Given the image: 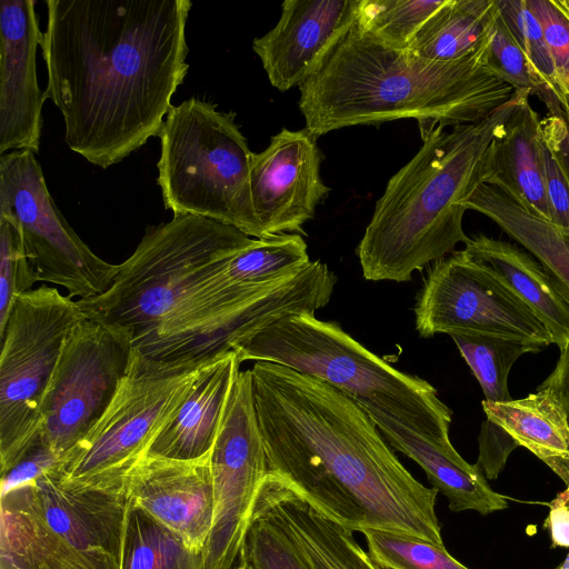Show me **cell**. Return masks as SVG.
Masks as SVG:
<instances>
[{
  "mask_svg": "<svg viewBox=\"0 0 569 569\" xmlns=\"http://www.w3.org/2000/svg\"><path fill=\"white\" fill-rule=\"evenodd\" d=\"M496 3L516 42L548 82L563 94L558 86L557 73L541 26L529 10L526 0H496Z\"/></svg>",
  "mask_w": 569,
  "mask_h": 569,
  "instance_id": "35",
  "label": "cell"
},
{
  "mask_svg": "<svg viewBox=\"0 0 569 569\" xmlns=\"http://www.w3.org/2000/svg\"><path fill=\"white\" fill-rule=\"evenodd\" d=\"M450 337L489 402L512 400L508 387L511 367L522 355L543 350L538 345L495 336L453 333Z\"/></svg>",
  "mask_w": 569,
  "mask_h": 569,
  "instance_id": "29",
  "label": "cell"
},
{
  "mask_svg": "<svg viewBox=\"0 0 569 569\" xmlns=\"http://www.w3.org/2000/svg\"><path fill=\"white\" fill-rule=\"evenodd\" d=\"M233 569H254V568L252 567V565L248 561V559L241 551L239 560Z\"/></svg>",
  "mask_w": 569,
  "mask_h": 569,
  "instance_id": "39",
  "label": "cell"
},
{
  "mask_svg": "<svg viewBox=\"0 0 569 569\" xmlns=\"http://www.w3.org/2000/svg\"><path fill=\"white\" fill-rule=\"evenodd\" d=\"M463 250L535 312L559 350L567 346L569 305L536 258L523 248L482 233L469 237Z\"/></svg>",
  "mask_w": 569,
  "mask_h": 569,
  "instance_id": "23",
  "label": "cell"
},
{
  "mask_svg": "<svg viewBox=\"0 0 569 569\" xmlns=\"http://www.w3.org/2000/svg\"><path fill=\"white\" fill-rule=\"evenodd\" d=\"M210 461L213 517L203 549V569H233L268 473L250 369L240 370L236 378Z\"/></svg>",
  "mask_w": 569,
  "mask_h": 569,
  "instance_id": "15",
  "label": "cell"
},
{
  "mask_svg": "<svg viewBox=\"0 0 569 569\" xmlns=\"http://www.w3.org/2000/svg\"><path fill=\"white\" fill-rule=\"evenodd\" d=\"M496 14V0H446L406 50L432 62L466 59L487 40Z\"/></svg>",
  "mask_w": 569,
  "mask_h": 569,
  "instance_id": "27",
  "label": "cell"
},
{
  "mask_svg": "<svg viewBox=\"0 0 569 569\" xmlns=\"http://www.w3.org/2000/svg\"><path fill=\"white\" fill-rule=\"evenodd\" d=\"M38 282L14 218L0 212V332L18 296Z\"/></svg>",
  "mask_w": 569,
  "mask_h": 569,
  "instance_id": "34",
  "label": "cell"
},
{
  "mask_svg": "<svg viewBox=\"0 0 569 569\" xmlns=\"http://www.w3.org/2000/svg\"><path fill=\"white\" fill-rule=\"evenodd\" d=\"M566 98L569 100V94H568V96H566Z\"/></svg>",
  "mask_w": 569,
  "mask_h": 569,
  "instance_id": "43",
  "label": "cell"
},
{
  "mask_svg": "<svg viewBox=\"0 0 569 569\" xmlns=\"http://www.w3.org/2000/svg\"><path fill=\"white\" fill-rule=\"evenodd\" d=\"M413 312L423 338L468 333L521 340L543 349L553 343L535 312L463 249L431 264Z\"/></svg>",
  "mask_w": 569,
  "mask_h": 569,
  "instance_id": "14",
  "label": "cell"
},
{
  "mask_svg": "<svg viewBox=\"0 0 569 569\" xmlns=\"http://www.w3.org/2000/svg\"><path fill=\"white\" fill-rule=\"evenodd\" d=\"M86 319L77 301L42 284L17 297L0 332V469L39 441L41 406L61 349Z\"/></svg>",
  "mask_w": 569,
  "mask_h": 569,
  "instance_id": "10",
  "label": "cell"
},
{
  "mask_svg": "<svg viewBox=\"0 0 569 569\" xmlns=\"http://www.w3.org/2000/svg\"><path fill=\"white\" fill-rule=\"evenodd\" d=\"M258 499L279 517L311 569H380L352 531L322 516L269 473Z\"/></svg>",
  "mask_w": 569,
  "mask_h": 569,
  "instance_id": "22",
  "label": "cell"
},
{
  "mask_svg": "<svg viewBox=\"0 0 569 569\" xmlns=\"http://www.w3.org/2000/svg\"><path fill=\"white\" fill-rule=\"evenodd\" d=\"M529 98L493 139L485 183L499 188L531 212L549 220L540 150L541 118Z\"/></svg>",
  "mask_w": 569,
  "mask_h": 569,
  "instance_id": "24",
  "label": "cell"
},
{
  "mask_svg": "<svg viewBox=\"0 0 569 569\" xmlns=\"http://www.w3.org/2000/svg\"><path fill=\"white\" fill-rule=\"evenodd\" d=\"M222 269L132 346L139 360L166 369L207 365L278 319L315 315L328 305L337 282L320 260L258 284H231Z\"/></svg>",
  "mask_w": 569,
  "mask_h": 569,
  "instance_id": "6",
  "label": "cell"
},
{
  "mask_svg": "<svg viewBox=\"0 0 569 569\" xmlns=\"http://www.w3.org/2000/svg\"><path fill=\"white\" fill-rule=\"evenodd\" d=\"M320 162L317 138L306 129L283 128L263 151L252 154V202L267 238L307 234L303 224L329 192L320 177Z\"/></svg>",
  "mask_w": 569,
  "mask_h": 569,
  "instance_id": "16",
  "label": "cell"
},
{
  "mask_svg": "<svg viewBox=\"0 0 569 569\" xmlns=\"http://www.w3.org/2000/svg\"><path fill=\"white\" fill-rule=\"evenodd\" d=\"M545 527L553 547L569 548V489L558 492L550 501Z\"/></svg>",
  "mask_w": 569,
  "mask_h": 569,
  "instance_id": "37",
  "label": "cell"
},
{
  "mask_svg": "<svg viewBox=\"0 0 569 569\" xmlns=\"http://www.w3.org/2000/svg\"><path fill=\"white\" fill-rule=\"evenodd\" d=\"M563 110H565L567 120L569 121V100L568 99H567V104L563 107Z\"/></svg>",
  "mask_w": 569,
  "mask_h": 569,
  "instance_id": "42",
  "label": "cell"
},
{
  "mask_svg": "<svg viewBox=\"0 0 569 569\" xmlns=\"http://www.w3.org/2000/svg\"><path fill=\"white\" fill-rule=\"evenodd\" d=\"M234 116L197 98L173 106L158 136L157 181L173 214L203 217L268 239L252 202L253 152Z\"/></svg>",
  "mask_w": 569,
  "mask_h": 569,
  "instance_id": "9",
  "label": "cell"
},
{
  "mask_svg": "<svg viewBox=\"0 0 569 569\" xmlns=\"http://www.w3.org/2000/svg\"><path fill=\"white\" fill-rule=\"evenodd\" d=\"M253 239L211 219L173 214L147 228L108 291L77 302L86 318L124 333L133 346Z\"/></svg>",
  "mask_w": 569,
  "mask_h": 569,
  "instance_id": "8",
  "label": "cell"
},
{
  "mask_svg": "<svg viewBox=\"0 0 569 569\" xmlns=\"http://www.w3.org/2000/svg\"><path fill=\"white\" fill-rule=\"evenodd\" d=\"M43 33L34 0L0 1V153L39 151L42 106L37 50Z\"/></svg>",
  "mask_w": 569,
  "mask_h": 569,
  "instance_id": "18",
  "label": "cell"
},
{
  "mask_svg": "<svg viewBox=\"0 0 569 569\" xmlns=\"http://www.w3.org/2000/svg\"><path fill=\"white\" fill-rule=\"evenodd\" d=\"M242 553L254 569H311L279 517L258 498Z\"/></svg>",
  "mask_w": 569,
  "mask_h": 569,
  "instance_id": "33",
  "label": "cell"
},
{
  "mask_svg": "<svg viewBox=\"0 0 569 569\" xmlns=\"http://www.w3.org/2000/svg\"><path fill=\"white\" fill-rule=\"evenodd\" d=\"M556 569H569V553L566 559Z\"/></svg>",
  "mask_w": 569,
  "mask_h": 569,
  "instance_id": "40",
  "label": "cell"
},
{
  "mask_svg": "<svg viewBox=\"0 0 569 569\" xmlns=\"http://www.w3.org/2000/svg\"><path fill=\"white\" fill-rule=\"evenodd\" d=\"M391 448L413 460L429 482L448 500L455 512L477 511L481 516L507 509V497L495 491L475 465L468 463L450 440L420 436L378 412H367Z\"/></svg>",
  "mask_w": 569,
  "mask_h": 569,
  "instance_id": "20",
  "label": "cell"
},
{
  "mask_svg": "<svg viewBox=\"0 0 569 569\" xmlns=\"http://www.w3.org/2000/svg\"><path fill=\"white\" fill-rule=\"evenodd\" d=\"M539 21L547 42L560 91L569 94V14L558 0H526Z\"/></svg>",
  "mask_w": 569,
  "mask_h": 569,
  "instance_id": "36",
  "label": "cell"
},
{
  "mask_svg": "<svg viewBox=\"0 0 569 569\" xmlns=\"http://www.w3.org/2000/svg\"><path fill=\"white\" fill-rule=\"evenodd\" d=\"M466 206L491 219L536 258L569 305V234L491 184H480Z\"/></svg>",
  "mask_w": 569,
  "mask_h": 569,
  "instance_id": "26",
  "label": "cell"
},
{
  "mask_svg": "<svg viewBox=\"0 0 569 569\" xmlns=\"http://www.w3.org/2000/svg\"><path fill=\"white\" fill-rule=\"evenodd\" d=\"M446 0H361L357 22L383 43L405 50Z\"/></svg>",
  "mask_w": 569,
  "mask_h": 569,
  "instance_id": "31",
  "label": "cell"
},
{
  "mask_svg": "<svg viewBox=\"0 0 569 569\" xmlns=\"http://www.w3.org/2000/svg\"><path fill=\"white\" fill-rule=\"evenodd\" d=\"M207 365L159 368L139 360L131 351L129 370L111 403L56 467L59 479L79 487H124L128 473L144 457Z\"/></svg>",
  "mask_w": 569,
  "mask_h": 569,
  "instance_id": "11",
  "label": "cell"
},
{
  "mask_svg": "<svg viewBox=\"0 0 569 569\" xmlns=\"http://www.w3.org/2000/svg\"><path fill=\"white\" fill-rule=\"evenodd\" d=\"M0 212L17 221L37 281L67 290L68 297L89 299L109 290L118 264L98 257L57 208L42 169L30 150L0 157Z\"/></svg>",
  "mask_w": 569,
  "mask_h": 569,
  "instance_id": "12",
  "label": "cell"
},
{
  "mask_svg": "<svg viewBox=\"0 0 569 569\" xmlns=\"http://www.w3.org/2000/svg\"><path fill=\"white\" fill-rule=\"evenodd\" d=\"M129 497L63 483L56 467L1 492L0 569H120Z\"/></svg>",
  "mask_w": 569,
  "mask_h": 569,
  "instance_id": "7",
  "label": "cell"
},
{
  "mask_svg": "<svg viewBox=\"0 0 569 569\" xmlns=\"http://www.w3.org/2000/svg\"><path fill=\"white\" fill-rule=\"evenodd\" d=\"M361 0H286L277 24L252 41L270 83L280 91L316 74L356 22Z\"/></svg>",
  "mask_w": 569,
  "mask_h": 569,
  "instance_id": "17",
  "label": "cell"
},
{
  "mask_svg": "<svg viewBox=\"0 0 569 569\" xmlns=\"http://www.w3.org/2000/svg\"><path fill=\"white\" fill-rule=\"evenodd\" d=\"M211 451L193 460L144 456L128 473L129 499L203 551L213 517Z\"/></svg>",
  "mask_w": 569,
  "mask_h": 569,
  "instance_id": "19",
  "label": "cell"
},
{
  "mask_svg": "<svg viewBox=\"0 0 569 569\" xmlns=\"http://www.w3.org/2000/svg\"><path fill=\"white\" fill-rule=\"evenodd\" d=\"M530 96L518 89L482 120L449 131L437 126L422 137L419 151L388 181L358 244L365 279L410 281L469 240L466 203L486 181L493 139Z\"/></svg>",
  "mask_w": 569,
  "mask_h": 569,
  "instance_id": "4",
  "label": "cell"
},
{
  "mask_svg": "<svg viewBox=\"0 0 569 569\" xmlns=\"http://www.w3.org/2000/svg\"><path fill=\"white\" fill-rule=\"evenodd\" d=\"M539 387L548 389L562 402L569 418V342L560 350L553 371Z\"/></svg>",
  "mask_w": 569,
  "mask_h": 569,
  "instance_id": "38",
  "label": "cell"
},
{
  "mask_svg": "<svg viewBox=\"0 0 569 569\" xmlns=\"http://www.w3.org/2000/svg\"><path fill=\"white\" fill-rule=\"evenodd\" d=\"M368 555L380 569H469L445 548L401 532L363 529Z\"/></svg>",
  "mask_w": 569,
  "mask_h": 569,
  "instance_id": "32",
  "label": "cell"
},
{
  "mask_svg": "<svg viewBox=\"0 0 569 569\" xmlns=\"http://www.w3.org/2000/svg\"><path fill=\"white\" fill-rule=\"evenodd\" d=\"M487 66L515 90H528L550 116H566L567 99L538 71L508 30L497 7L487 50Z\"/></svg>",
  "mask_w": 569,
  "mask_h": 569,
  "instance_id": "30",
  "label": "cell"
},
{
  "mask_svg": "<svg viewBox=\"0 0 569 569\" xmlns=\"http://www.w3.org/2000/svg\"><path fill=\"white\" fill-rule=\"evenodd\" d=\"M482 408L489 421L545 462L569 489V418L553 393L538 387L521 399L483 400Z\"/></svg>",
  "mask_w": 569,
  "mask_h": 569,
  "instance_id": "25",
  "label": "cell"
},
{
  "mask_svg": "<svg viewBox=\"0 0 569 569\" xmlns=\"http://www.w3.org/2000/svg\"><path fill=\"white\" fill-rule=\"evenodd\" d=\"M489 36L466 59L432 62L389 47L356 20L299 87L305 129L317 138L350 126L416 119L425 137L437 126L482 120L516 91L487 66Z\"/></svg>",
  "mask_w": 569,
  "mask_h": 569,
  "instance_id": "3",
  "label": "cell"
},
{
  "mask_svg": "<svg viewBox=\"0 0 569 569\" xmlns=\"http://www.w3.org/2000/svg\"><path fill=\"white\" fill-rule=\"evenodd\" d=\"M131 351L124 333L96 319L68 335L41 406L40 442L60 462L111 403Z\"/></svg>",
  "mask_w": 569,
  "mask_h": 569,
  "instance_id": "13",
  "label": "cell"
},
{
  "mask_svg": "<svg viewBox=\"0 0 569 569\" xmlns=\"http://www.w3.org/2000/svg\"><path fill=\"white\" fill-rule=\"evenodd\" d=\"M232 350L242 361H266L317 378L429 439L450 440L451 409L427 380L402 372L376 356L337 322L315 315L287 316Z\"/></svg>",
  "mask_w": 569,
  "mask_h": 569,
  "instance_id": "5",
  "label": "cell"
},
{
  "mask_svg": "<svg viewBox=\"0 0 569 569\" xmlns=\"http://www.w3.org/2000/svg\"><path fill=\"white\" fill-rule=\"evenodd\" d=\"M240 365L232 350L203 367L144 456L193 460L209 453Z\"/></svg>",
  "mask_w": 569,
  "mask_h": 569,
  "instance_id": "21",
  "label": "cell"
},
{
  "mask_svg": "<svg viewBox=\"0 0 569 569\" xmlns=\"http://www.w3.org/2000/svg\"><path fill=\"white\" fill-rule=\"evenodd\" d=\"M120 569H203V551L129 499Z\"/></svg>",
  "mask_w": 569,
  "mask_h": 569,
  "instance_id": "28",
  "label": "cell"
},
{
  "mask_svg": "<svg viewBox=\"0 0 569 569\" xmlns=\"http://www.w3.org/2000/svg\"><path fill=\"white\" fill-rule=\"evenodd\" d=\"M250 371L270 476L352 532L380 529L445 546L438 491L406 469L355 400L278 363L257 361Z\"/></svg>",
  "mask_w": 569,
  "mask_h": 569,
  "instance_id": "2",
  "label": "cell"
},
{
  "mask_svg": "<svg viewBox=\"0 0 569 569\" xmlns=\"http://www.w3.org/2000/svg\"><path fill=\"white\" fill-rule=\"evenodd\" d=\"M44 97L68 147L107 169L158 137L188 73L190 0H48Z\"/></svg>",
  "mask_w": 569,
  "mask_h": 569,
  "instance_id": "1",
  "label": "cell"
},
{
  "mask_svg": "<svg viewBox=\"0 0 569 569\" xmlns=\"http://www.w3.org/2000/svg\"><path fill=\"white\" fill-rule=\"evenodd\" d=\"M560 6L566 10V12L569 14V0H558Z\"/></svg>",
  "mask_w": 569,
  "mask_h": 569,
  "instance_id": "41",
  "label": "cell"
}]
</instances>
